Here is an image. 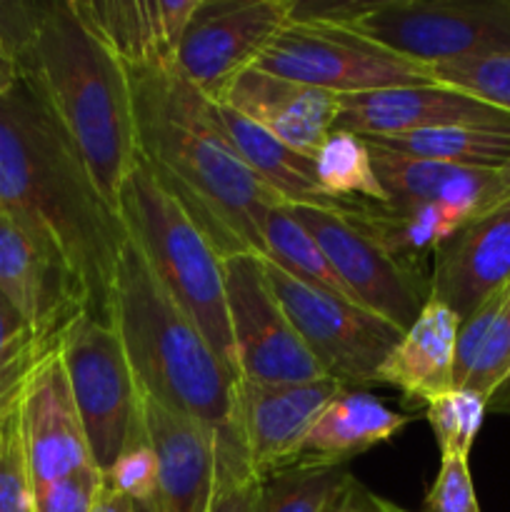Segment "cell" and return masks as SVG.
Segmentation results:
<instances>
[{
  "instance_id": "4dcf8cb0",
  "label": "cell",
  "mask_w": 510,
  "mask_h": 512,
  "mask_svg": "<svg viewBox=\"0 0 510 512\" xmlns=\"http://www.w3.org/2000/svg\"><path fill=\"white\" fill-rule=\"evenodd\" d=\"M430 75L433 83L510 113V55L435 63L430 65Z\"/></svg>"
},
{
  "instance_id": "7a4b0ae2",
  "label": "cell",
  "mask_w": 510,
  "mask_h": 512,
  "mask_svg": "<svg viewBox=\"0 0 510 512\" xmlns=\"http://www.w3.org/2000/svg\"><path fill=\"white\" fill-rule=\"evenodd\" d=\"M125 68L140 158L220 258H263V218L283 200L240 158L218 103L188 83L173 60Z\"/></svg>"
},
{
  "instance_id": "74e56055",
  "label": "cell",
  "mask_w": 510,
  "mask_h": 512,
  "mask_svg": "<svg viewBox=\"0 0 510 512\" xmlns=\"http://www.w3.org/2000/svg\"><path fill=\"white\" fill-rule=\"evenodd\" d=\"M40 5L35 3H0V43L18 58L33 35L35 23H38Z\"/></svg>"
},
{
  "instance_id": "f35d334b",
  "label": "cell",
  "mask_w": 510,
  "mask_h": 512,
  "mask_svg": "<svg viewBox=\"0 0 510 512\" xmlns=\"http://www.w3.org/2000/svg\"><path fill=\"white\" fill-rule=\"evenodd\" d=\"M60 333H63V330H60ZM30 335L38 333L30 330V325L25 323L23 315L18 313V308L0 293V355L18 348V345L23 343V340H28Z\"/></svg>"
},
{
  "instance_id": "6da1fadb",
  "label": "cell",
  "mask_w": 510,
  "mask_h": 512,
  "mask_svg": "<svg viewBox=\"0 0 510 512\" xmlns=\"http://www.w3.org/2000/svg\"><path fill=\"white\" fill-rule=\"evenodd\" d=\"M0 210L63 265L85 313L110 323L128 230L23 80L0 98Z\"/></svg>"
},
{
  "instance_id": "603a6c76",
  "label": "cell",
  "mask_w": 510,
  "mask_h": 512,
  "mask_svg": "<svg viewBox=\"0 0 510 512\" xmlns=\"http://www.w3.org/2000/svg\"><path fill=\"white\" fill-rule=\"evenodd\" d=\"M368 148L375 175L388 195V208L395 213L418 205L445 203L468 210L473 220L495 175V170L488 168H465V165L413 158V155L378 148L373 143H368Z\"/></svg>"
},
{
  "instance_id": "4316f807",
  "label": "cell",
  "mask_w": 510,
  "mask_h": 512,
  "mask_svg": "<svg viewBox=\"0 0 510 512\" xmlns=\"http://www.w3.org/2000/svg\"><path fill=\"white\" fill-rule=\"evenodd\" d=\"M263 258L278 265L300 283L313 288L328 290V293L350 298L348 288L340 283L333 265L325 258L323 248L313 238L308 228L295 218L288 205H273L263 218ZM355 303V300H353Z\"/></svg>"
},
{
  "instance_id": "7c38bea8",
  "label": "cell",
  "mask_w": 510,
  "mask_h": 512,
  "mask_svg": "<svg viewBox=\"0 0 510 512\" xmlns=\"http://www.w3.org/2000/svg\"><path fill=\"white\" fill-rule=\"evenodd\" d=\"M293 8V0H203L175 48V68L218 103L230 80L253 68L285 28Z\"/></svg>"
},
{
  "instance_id": "ac0fdd59",
  "label": "cell",
  "mask_w": 510,
  "mask_h": 512,
  "mask_svg": "<svg viewBox=\"0 0 510 512\" xmlns=\"http://www.w3.org/2000/svg\"><path fill=\"white\" fill-rule=\"evenodd\" d=\"M218 105L253 120L298 153L313 158L335 130L340 98L310 85L248 68L230 80Z\"/></svg>"
},
{
  "instance_id": "2e32d148",
  "label": "cell",
  "mask_w": 510,
  "mask_h": 512,
  "mask_svg": "<svg viewBox=\"0 0 510 512\" xmlns=\"http://www.w3.org/2000/svg\"><path fill=\"white\" fill-rule=\"evenodd\" d=\"M140 393L158 483L148 512H208L215 490V435L200 420Z\"/></svg>"
},
{
  "instance_id": "e575fe53",
  "label": "cell",
  "mask_w": 510,
  "mask_h": 512,
  "mask_svg": "<svg viewBox=\"0 0 510 512\" xmlns=\"http://www.w3.org/2000/svg\"><path fill=\"white\" fill-rule=\"evenodd\" d=\"M425 512H480L468 458H440V470L425 495Z\"/></svg>"
},
{
  "instance_id": "ba28073f",
  "label": "cell",
  "mask_w": 510,
  "mask_h": 512,
  "mask_svg": "<svg viewBox=\"0 0 510 512\" xmlns=\"http://www.w3.org/2000/svg\"><path fill=\"white\" fill-rule=\"evenodd\" d=\"M313 233L350 298L398 330H408L430 300V278L423 265L400 260L378 238L365 218L368 205L310 208L288 205Z\"/></svg>"
},
{
  "instance_id": "83f0119b",
  "label": "cell",
  "mask_w": 510,
  "mask_h": 512,
  "mask_svg": "<svg viewBox=\"0 0 510 512\" xmlns=\"http://www.w3.org/2000/svg\"><path fill=\"white\" fill-rule=\"evenodd\" d=\"M313 160L320 188L333 200L343 205L368 203L388 208V195L375 175L370 148L360 135L335 128Z\"/></svg>"
},
{
  "instance_id": "1f68e13d",
  "label": "cell",
  "mask_w": 510,
  "mask_h": 512,
  "mask_svg": "<svg viewBox=\"0 0 510 512\" xmlns=\"http://www.w3.org/2000/svg\"><path fill=\"white\" fill-rule=\"evenodd\" d=\"M105 480L115 490H120L125 498L133 500L135 505H143L148 510L150 500L155 495V483H158V465H155V453L150 448L148 435H145L143 415L140 413L135 418L133 428H130L123 450L115 458L113 468L105 473Z\"/></svg>"
},
{
  "instance_id": "5bb4252c",
  "label": "cell",
  "mask_w": 510,
  "mask_h": 512,
  "mask_svg": "<svg viewBox=\"0 0 510 512\" xmlns=\"http://www.w3.org/2000/svg\"><path fill=\"white\" fill-rule=\"evenodd\" d=\"M335 128L360 138H390L433 128H475L510 135V113L440 83L343 95Z\"/></svg>"
},
{
  "instance_id": "5b68a950",
  "label": "cell",
  "mask_w": 510,
  "mask_h": 512,
  "mask_svg": "<svg viewBox=\"0 0 510 512\" xmlns=\"http://www.w3.org/2000/svg\"><path fill=\"white\" fill-rule=\"evenodd\" d=\"M118 215L165 293L198 325L220 363L235 375L223 258L140 153L120 190Z\"/></svg>"
},
{
  "instance_id": "8992f818",
  "label": "cell",
  "mask_w": 510,
  "mask_h": 512,
  "mask_svg": "<svg viewBox=\"0 0 510 512\" xmlns=\"http://www.w3.org/2000/svg\"><path fill=\"white\" fill-rule=\"evenodd\" d=\"M295 8L335 20L425 65L510 55V0H380L323 8L295 3Z\"/></svg>"
},
{
  "instance_id": "8d00e7d4",
  "label": "cell",
  "mask_w": 510,
  "mask_h": 512,
  "mask_svg": "<svg viewBox=\"0 0 510 512\" xmlns=\"http://www.w3.org/2000/svg\"><path fill=\"white\" fill-rule=\"evenodd\" d=\"M260 478L248 463H215V490L208 512H253Z\"/></svg>"
},
{
  "instance_id": "b9f144b4",
  "label": "cell",
  "mask_w": 510,
  "mask_h": 512,
  "mask_svg": "<svg viewBox=\"0 0 510 512\" xmlns=\"http://www.w3.org/2000/svg\"><path fill=\"white\" fill-rule=\"evenodd\" d=\"M20 83V65L18 58L0 43V98L15 90V85Z\"/></svg>"
},
{
  "instance_id": "e0dca14e",
  "label": "cell",
  "mask_w": 510,
  "mask_h": 512,
  "mask_svg": "<svg viewBox=\"0 0 510 512\" xmlns=\"http://www.w3.org/2000/svg\"><path fill=\"white\" fill-rule=\"evenodd\" d=\"M510 285V200L478 215L435 253L430 298L460 320Z\"/></svg>"
},
{
  "instance_id": "ab89813d",
  "label": "cell",
  "mask_w": 510,
  "mask_h": 512,
  "mask_svg": "<svg viewBox=\"0 0 510 512\" xmlns=\"http://www.w3.org/2000/svg\"><path fill=\"white\" fill-rule=\"evenodd\" d=\"M505 200H510V160L505 165H500L498 170H495L493 183H490L488 193H485L483 203H480L478 213H475L473 218H478V215L488 213V210H493V208H498V205H503Z\"/></svg>"
},
{
  "instance_id": "277c9868",
  "label": "cell",
  "mask_w": 510,
  "mask_h": 512,
  "mask_svg": "<svg viewBox=\"0 0 510 512\" xmlns=\"http://www.w3.org/2000/svg\"><path fill=\"white\" fill-rule=\"evenodd\" d=\"M110 323L143 393L200 420L215 438L228 428L235 375L165 293L130 238L115 268Z\"/></svg>"
},
{
  "instance_id": "7402d4cb",
  "label": "cell",
  "mask_w": 510,
  "mask_h": 512,
  "mask_svg": "<svg viewBox=\"0 0 510 512\" xmlns=\"http://www.w3.org/2000/svg\"><path fill=\"white\" fill-rule=\"evenodd\" d=\"M410 420V415L395 413L368 390L340 388L315 418L298 460L348 465L355 455L390 443L408 428Z\"/></svg>"
},
{
  "instance_id": "484cf974",
  "label": "cell",
  "mask_w": 510,
  "mask_h": 512,
  "mask_svg": "<svg viewBox=\"0 0 510 512\" xmlns=\"http://www.w3.org/2000/svg\"><path fill=\"white\" fill-rule=\"evenodd\" d=\"M378 148L465 168L498 170L510 160V135L475 128H433L390 138H365Z\"/></svg>"
},
{
  "instance_id": "f546056e",
  "label": "cell",
  "mask_w": 510,
  "mask_h": 512,
  "mask_svg": "<svg viewBox=\"0 0 510 512\" xmlns=\"http://www.w3.org/2000/svg\"><path fill=\"white\" fill-rule=\"evenodd\" d=\"M488 400L478 393L455 388L425 405V420L438 440L440 458H468L480 428H483Z\"/></svg>"
},
{
  "instance_id": "7bdbcfd3",
  "label": "cell",
  "mask_w": 510,
  "mask_h": 512,
  "mask_svg": "<svg viewBox=\"0 0 510 512\" xmlns=\"http://www.w3.org/2000/svg\"><path fill=\"white\" fill-rule=\"evenodd\" d=\"M363 485L358 480H350L343 490L333 498L325 512H360V498H363Z\"/></svg>"
},
{
  "instance_id": "9a60e30c",
  "label": "cell",
  "mask_w": 510,
  "mask_h": 512,
  "mask_svg": "<svg viewBox=\"0 0 510 512\" xmlns=\"http://www.w3.org/2000/svg\"><path fill=\"white\" fill-rule=\"evenodd\" d=\"M18 418L33 490L93 465L58 345L30 373L18 398Z\"/></svg>"
},
{
  "instance_id": "d6986e66",
  "label": "cell",
  "mask_w": 510,
  "mask_h": 512,
  "mask_svg": "<svg viewBox=\"0 0 510 512\" xmlns=\"http://www.w3.org/2000/svg\"><path fill=\"white\" fill-rule=\"evenodd\" d=\"M0 293L18 308L30 330L58 335L83 313L63 265L20 223L0 210Z\"/></svg>"
},
{
  "instance_id": "d590c367",
  "label": "cell",
  "mask_w": 510,
  "mask_h": 512,
  "mask_svg": "<svg viewBox=\"0 0 510 512\" xmlns=\"http://www.w3.org/2000/svg\"><path fill=\"white\" fill-rule=\"evenodd\" d=\"M58 335H30L28 340L13 348L10 353L0 355V415L15 405V400L23 393L30 373L35 365L58 345Z\"/></svg>"
},
{
  "instance_id": "ffe728a7",
  "label": "cell",
  "mask_w": 510,
  "mask_h": 512,
  "mask_svg": "<svg viewBox=\"0 0 510 512\" xmlns=\"http://www.w3.org/2000/svg\"><path fill=\"white\" fill-rule=\"evenodd\" d=\"M460 318L430 298L415 323L400 335L395 348L375 373V385L400 390L405 403L428 405L438 395L455 390V343Z\"/></svg>"
},
{
  "instance_id": "836d02e7",
  "label": "cell",
  "mask_w": 510,
  "mask_h": 512,
  "mask_svg": "<svg viewBox=\"0 0 510 512\" xmlns=\"http://www.w3.org/2000/svg\"><path fill=\"white\" fill-rule=\"evenodd\" d=\"M103 480V470H98L95 465H85L58 483L35 488L33 512H93Z\"/></svg>"
},
{
  "instance_id": "ee69618b",
  "label": "cell",
  "mask_w": 510,
  "mask_h": 512,
  "mask_svg": "<svg viewBox=\"0 0 510 512\" xmlns=\"http://www.w3.org/2000/svg\"><path fill=\"white\" fill-rule=\"evenodd\" d=\"M360 512H410V510L400 508V505L390 503V500L378 498V495L363 490V498H360Z\"/></svg>"
},
{
  "instance_id": "52a82bcc",
  "label": "cell",
  "mask_w": 510,
  "mask_h": 512,
  "mask_svg": "<svg viewBox=\"0 0 510 512\" xmlns=\"http://www.w3.org/2000/svg\"><path fill=\"white\" fill-rule=\"evenodd\" d=\"M253 68L338 98L433 83L430 65L403 58L335 20L315 18L298 8Z\"/></svg>"
},
{
  "instance_id": "f6af8a7d",
  "label": "cell",
  "mask_w": 510,
  "mask_h": 512,
  "mask_svg": "<svg viewBox=\"0 0 510 512\" xmlns=\"http://www.w3.org/2000/svg\"><path fill=\"white\" fill-rule=\"evenodd\" d=\"M508 315H510V293H508Z\"/></svg>"
},
{
  "instance_id": "30bf717a",
  "label": "cell",
  "mask_w": 510,
  "mask_h": 512,
  "mask_svg": "<svg viewBox=\"0 0 510 512\" xmlns=\"http://www.w3.org/2000/svg\"><path fill=\"white\" fill-rule=\"evenodd\" d=\"M263 265L270 288L325 375L343 388L375 385V373L403 330L353 300L300 283L270 260L263 258Z\"/></svg>"
},
{
  "instance_id": "f1b7e54d",
  "label": "cell",
  "mask_w": 510,
  "mask_h": 512,
  "mask_svg": "<svg viewBox=\"0 0 510 512\" xmlns=\"http://www.w3.org/2000/svg\"><path fill=\"white\" fill-rule=\"evenodd\" d=\"M350 480L348 465L298 460L260 480L253 512H325Z\"/></svg>"
},
{
  "instance_id": "60d3db41",
  "label": "cell",
  "mask_w": 510,
  "mask_h": 512,
  "mask_svg": "<svg viewBox=\"0 0 510 512\" xmlns=\"http://www.w3.org/2000/svg\"><path fill=\"white\" fill-rule=\"evenodd\" d=\"M93 512H135V503L125 498L120 490H115L108 480H103V488H100L98 498H95Z\"/></svg>"
},
{
  "instance_id": "d4e9b609",
  "label": "cell",
  "mask_w": 510,
  "mask_h": 512,
  "mask_svg": "<svg viewBox=\"0 0 510 512\" xmlns=\"http://www.w3.org/2000/svg\"><path fill=\"white\" fill-rule=\"evenodd\" d=\"M508 288L490 295L475 313L460 320L455 343V388L478 393L488 408L510 385Z\"/></svg>"
},
{
  "instance_id": "9c48e42d",
  "label": "cell",
  "mask_w": 510,
  "mask_h": 512,
  "mask_svg": "<svg viewBox=\"0 0 510 512\" xmlns=\"http://www.w3.org/2000/svg\"><path fill=\"white\" fill-rule=\"evenodd\" d=\"M58 355L83 423L90 460L103 475L128 440L140 393L113 323L78 313L60 333Z\"/></svg>"
},
{
  "instance_id": "44dd1931",
  "label": "cell",
  "mask_w": 510,
  "mask_h": 512,
  "mask_svg": "<svg viewBox=\"0 0 510 512\" xmlns=\"http://www.w3.org/2000/svg\"><path fill=\"white\" fill-rule=\"evenodd\" d=\"M85 23L125 65L173 60L190 20L203 0H73Z\"/></svg>"
},
{
  "instance_id": "4fadbf2b",
  "label": "cell",
  "mask_w": 510,
  "mask_h": 512,
  "mask_svg": "<svg viewBox=\"0 0 510 512\" xmlns=\"http://www.w3.org/2000/svg\"><path fill=\"white\" fill-rule=\"evenodd\" d=\"M343 388L333 378L313 383H250L235 378L230 428L260 480L298 460L320 410Z\"/></svg>"
},
{
  "instance_id": "d6a6232c",
  "label": "cell",
  "mask_w": 510,
  "mask_h": 512,
  "mask_svg": "<svg viewBox=\"0 0 510 512\" xmlns=\"http://www.w3.org/2000/svg\"><path fill=\"white\" fill-rule=\"evenodd\" d=\"M0 512H33V485L20 440L18 400L0 415Z\"/></svg>"
},
{
  "instance_id": "8fae6325",
  "label": "cell",
  "mask_w": 510,
  "mask_h": 512,
  "mask_svg": "<svg viewBox=\"0 0 510 512\" xmlns=\"http://www.w3.org/2000/svg\"><path fill=\"white\" fill-rule=\"evenodd\" d=\"M223 280L238 378L250 383H313L328 378L270 288L260 255L235 253L223 258Z\"/></svg>"
},
{
  "instance_id": "3957f363",
  "label": "cell",
  "mask_w": 510,
  "mask_h": 512,
  "mask_svg": "<svg viewBox=\"0 0 510 512\" xmlns=\"http://www.w3.org/2000/svg\"><path fill=\"white\" fill-rule=\"evenodd\" d=\"M20 80L45 105L118 213L120 190L138 160L128 68L85 23L73 0L40 5L18 55Z\"/></svg>"
},
{
  "instance_id": "cb8c5ba5",
  "label": "cell",
  "mask_w": 510,
  "mask_h": 512,
  "mask_svg": "<svg viewBox=\"0 0 510 512\" xmlns=\"http://www.w3.org/2000/svg\"><path fill=\"white\" fill-rule=\"evenodd\" d=\"M220 118L228 128L230 140L238 148L248 168L283 200V205H310V208H353L330 198L318 183L315 160L285 145L268 130L243 118L235 110L218 105ZM368 205V203H363Z\"/></svg>"
}]
</instances>
